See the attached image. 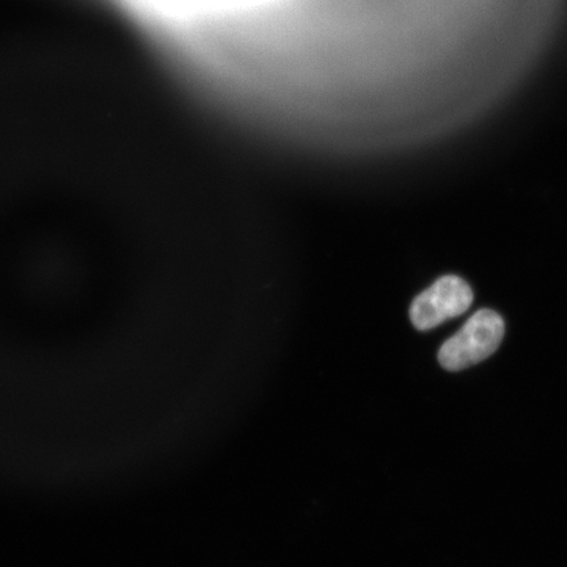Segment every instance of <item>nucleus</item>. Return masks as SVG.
Instances as JSON below:
<instances>
[{"mask_svg": "<svg viewBox=\"0 0 567 567\" xmlns=\"http://www.w3.org/2000/svg\"><path fill=\"white\" fill-rule=\"evenodd\" d=\"M505 337V322L496 311L478 310L463 329L442 346L439 363L446 371H463L476 365L498 350Z\"/></svg>", "mask_w": 567, "mask_h": 567, "instance_id": "nucleus-1", "label": "nucleus"}, {"mask_svg": "<svg viewBox=\"0 0 567 567\" xmlns=\"http://www.w3.org/2000/svg\"><path fill=\"white\" fill-rule=\"evenodd\" d=\"M473 300L470 284L455 275L443 276L411 303V322L421 331L435 329L449 319L466 313Z\"/></svg>", "mask_w": 567, "mask_h": 567, "instance_id": "nucleus-2", "label": "nucleus"}]
</instances>
